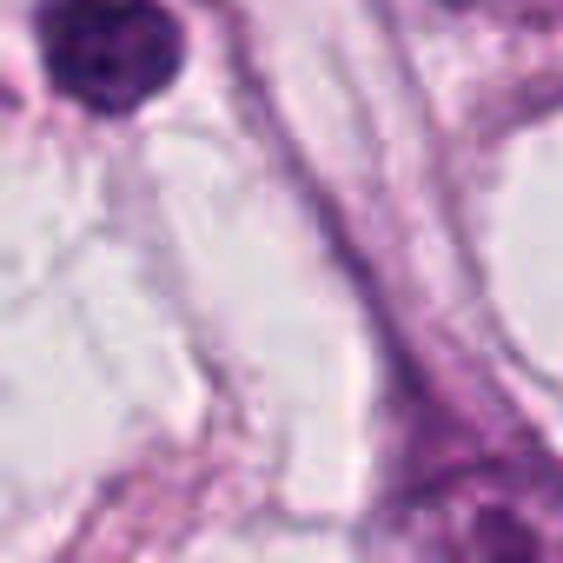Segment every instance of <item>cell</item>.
<instances>
[{
    "instance_id": "1",
    "label": "cell",
    "mask_w": 563,
    "mask_h": 563,
    "mask_svg": "<svg viewBox=\"0 0 563 563\" xmlns=\"http://www.w3.org/2000/svg\"><path fill=\"white\" fill-rule=\"evenodd\" d=\"M41 67L87 113H140L186 60V34L159 0H41Z\"/></svg>"
},
{
    "instance_id": "2",
    "label": "cell",
    "mask_w": 563,
    "mask_h": 563,
    "mask_svg": "<svg viewBox=\"0 0 563 563\" xmlns=\"http://www.w3.org/2000/svg\"><path fill=\"white\" fill-rule=\"evenodd\" d=\"M405 543L451 556L563 550V477L543 464H457L405 504Z\"/></svg>"
}]
</instances>
